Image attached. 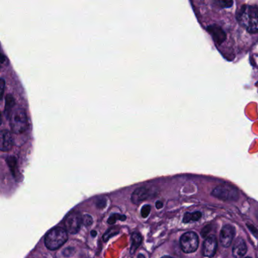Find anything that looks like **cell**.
Returning <instances> with one entry per match:
<instances>
[{
	"mask_svg": "<svg viewBox=\"0 0 258 258\" xmlns=\"http://www.w3.org/2000/svg\"><path fill=\"white\" fill-rule=\"evenodd\" d=\"M239 24L250 33L258 32V6L242 5L237 13Z\"/></svg>",
	"mask_w": 258,
	"mask_h": 258,
	"instance_id": "1",
	"label": "cell"
},
{
	"mask_svg": "<svg viewBox=\"0 0 258 258\" xmlns=\"http://www.w3.org/2000/svg\"><path fill=\"white\" fill-rule=\"evenodd\" d=\"M67 233L65 229L56 227L48 232L45 237V244L48 249L55 251L59 249L67 241Z\"/></svg>",
	"mask_w": 258,
	"mask_h": 258,
	"instance_id": "2",
	"label": "cell"
},
{
	"mask_svg": "<svg viewBox=\"0 0 258 258\" xmlns=\"http://www.w3.org/2000/svg\"><path fill=\"white\" fill-rule=\"evenodd\" d=\"M9 118H10L11 128L15 133L21 134L26 130L28 117L24 109H16L12 112Z\"/></svg>",
	"mask_w": 258,
	"mask_h": 258,
	"instance_id": "3",
	"label": "cell"
},
{
	"mask_svg": "<svg viewBox=\"0 0 258 258\" xmlns=\"http://www.w3.org/2000/svg\"><path fill=\"white\" fill-rule=\"evenodd\" d=\"M181 249L186 254L193 253L196 251L199 244L198 236L193 232H188L180 238Z\"/></svg>",
	"mask_w": 258,
	"mask_h": 258,
	"instance_id": "4",
	"label": "cell"
},
{
	"mask_svg": "<svg viewBox=\"0 0 258 258\" xmlns=\"http://www.w3.org/2000/svg\"><path fill=\"white\" fill-rule=\"evenodd\" d=\"M212 194L223 201H235L239 198V193L229 185H220L213 190Z\"/></svg>",
	"mask_w": 258,
	"mask_h": 258,
	"instance_id": "5",
	"label": "cell"
},
{
	"mask_svg": "<svg viewBox=\"0 0 258 258\" xmlns=\"http://www.w3.org/2000/svg\"><path fill=\"white\" fill-rule=\"evenodd\" d=\"M83 224V218L78 213H71L66 217L64 221L66 229L71 234H76L81 229Z\"/></svg>",
	"mask_w": 258,
	"mask_h": 258,
	"instance_id": "6",
	"label": "cell"
},
{
	"mask_svg": "<svg viewBox=\"0 0 258 258\" xmlns=\"http://www.w3.org/2000/svg\"><path fill=\"white\" fill-rule=\"evenodd\" d=\"M235 229L232 226L226 225L220 231V243L224 248L230 246L234 238Z\"/></svg>",
	"mask_w": 258,
	"mask_h": 258,
	"instance_id": "7",
	"label": "cell"
},
{
	"mask_svg": "<svg viewBox=\"0 0 258 258\" xmlns=\"http://www.w3.org/2000/svg\"><path fill=\"white\" fill-rule=\"evenodd\" d=\"M217 241L214 236H210L205 239L203 247V255L207 258L214 256L217 251Z\"/></svg>",
	"mask_w": 258,
	"mask_h": 258,
	"instance_id": "8",
	"label": "cell"
},
{
	"mask_svg": "<svg viewBox=\"0 0 258 258\" xmlns=\"http://www.w3.org/2000/svg\"><path fill=\"white\" fill-rule=\"evenodd\" d=\"M14 139L10 131L2 129L1 131V150L2 152H9L14 145Z\"/></svg>",
	"mask_w": 258,
	"mask_h": 258,
	"instance_id": "9",
	"label": "cell"
},
{
	"mask_svg": "<svg viewBox=\"0 0 258 258\" xmlns=\"http://www.w3.org/2000/svg\"><path fill=\"white\" fill-rule=\"evenodd\" d=\"M247 253V245L244 239L238 238L233 244L232 255L235 258H242Z\"/></svg>",
	"mask_w": 258,
	"mask_h": 258,
	"instance_id": "10",
	"label": "cell"
},
{
	"mask_svg": "<svg viewBox=\"0 0 258 258\" xmlns=\"http://www.w3.org/2000/svg\"><path fill=\"white\" fill-rule=\"evenodd\" d=\"M148 195H149V192L146 188H138L131 195V201L135 205H139L145 200L147 199Z\"/></svg>",
	"mask_w": 258,
	"mask_h": 258,
	"instance_id": "11",
	"label": "cell"
},
{
	"mask_svg": "<svg viewBox=\"0 0 258 258\" xmlns=\"http://www.w3.org/2000/svg\"><path fill=\"white\" fill-rule=\"evenodd\" d=\"M16 106V98L13 97V96L11 94H8L5 97V110H4V114H6L8 117H10L12 114V110L13 108Z\"/></svg>",
	"mask_w": 258,
	"mask_h": 258,
	"instance_id": "12",
	"label": "cell"
},
{
	"mask_svg": "<svg viewBox=\"0 0 258 258\" xmlns=\"http://www.w3.org/2000/svg\"><path fill=\"white\" fill-rule=\"evenodd\" d=\"M143 237L140 232H133L132 235V244H131V254H134L136 250L141 245Z\"/></svg>",
	"mask_w": 258,
	"mask_h": 258,
	"instance_id": "13",
	"label": "cell"
},
{
	"mask_svg": "<svg viewBox=\"0 0 258 258\" xmlns=\"http://www.w3.org/2000/svg\"><path fill=\"white\" fill-rule=\"evenodd\" d=\"M201 212L196 211L193 212V213H185L184 217H183V222L187 223L193 222V221H198L201 217Z\"/></svg>",
	"mask_w": 258,
	"mask_h": 258,
	"instance_id": "14",
	"label": "cell"
},
{
	"mask_svg": "<svg viewBox=\"0 0 258 258\" xmlns=\"http://www.w3.org/2000/svg\"><path fill=\"white\" fill-rule=\"evenodd\" d=\"M127 219V217L125 215H122V214H119V213H114L112 214L110 217H109V220H108V224H114L116 223L117 220H121V221H124V220Z\"/></svg>",
	"mask_w": 258,
	"mask_h": 258,
	"instance_id": "15",
	"label": "cell"
},
{
	"mask_svg": "<svg viewBox=\"0 0 258 258\" xmlns=\"http://www.w3.org/2000/svg\"><path fill=\"white\" fill-rule=\"evenodd\" d=\"M118 229H115V228H112V229H109L105 232L103 236V240L105 242L108 241L109 239L115 236V235L118 234Z\"/></svg>",
	"mask_w": 258,
	"mask_h": 258,
	"instance_id": "16",
	"label": "cell"
},
{
	"mask_svg": "<svg viewBox=\"0 0 258 258\" xmlns=\"http://www.w3.org/2000/svg\"><path fill=\"white\" fill-rule=\"evenodd\" d=\"M8 165L10 167L11 171L15 175V171H16V166H17V160L16 158L13 156L9 157V159H7Z\"/></svg>",
	"mask_w": 258,
	"mask_h": 258,
	"instance_id": "17",
	"label": "cell"
},
{
	"mask_svg": "<svg viewBox=\"0 0 258 258\" xmlns=\"http://www.w3.org/2000/svg\"><path fill=\"white\" fill-rule=\"evenodd\" d=\"M82 218H83V224L86 226H90L93 224V219L90 214H86Z\"/></svg>",
	"mask_w": 258,
	"mask_h": 258,
	"instance_id": "18",
	"label": "cell"
},
{
	"mask_svg": "<svg viewBox=\"0 0 258 258\" xmlns=\"http://www.w3.org/2000/svg\"><path fill=\"white\" fill-rule=\"evenodd\" d=\"M150 212H151V206L147 205L143 207L141 210V215L143 218H146L149 215Z\"/></svg>",
	"mask_w": 258,
	"mask_h": 258,
	"instance_id": "19",
	"label": "cell"
},
{
	"mask_svg": "<svg viewBox=\"0 0 258 258\" xmlns=\"http://www.w3.org/2000/svg\"><path fill=\"white\" fill-rule=\"evenodd\" d=\"M97 206L98 209H104L106 206V200L105 198H100L97 201Z\"/></svg>",
	"mask_w": 258,
	"mask_h": 258,
	"instance_id": "20",
	"label": "cell"
},
{
	"mask_svg": "<svg viewBox=\"0 0 258 258\" xmlns=\"http://www.w3.org/2000/svg\"><path fill=\"white\" fill-rule=\"evenodd\" d=\"M5 81L3 77L1 78V85H0V88H1V98L2 99H3L5 98L4 97V93H5Z\"/></svg>",
	"mask_w": 258,
	"mask_h": 258,
	"instance_id": "21",
	"label": "cell"
},
{
	"mask_svg": "<svg viewBox=\"0 0 258 258\" xmlns=\"http://www.w3.org/2000/svg\"><path fill=\"white\" fill-rule=\"evenodd\" d=\"M74 249L73 248H67L64 250L63 251V255L66 258L71 257L74 254Z\"/></svg>",
	"mask_w": 258,
	"mask_h": 258,
	"instance_id": "22",
	"label": "cell"
},
{
	"mask_svg": "<svg viewBox=\"0 0 258 258\" xmlns=\"http://www.w3.org/2000/svg\"><path fill=\"white\" fill-rule=\"evenodd\" d=\"M155 207H156L157 209H161L163 208V203L161 201H158L155 204Z\"/></svg>",
	"mask_w": 258,
	"mask_h": 258,
	"instance_id": "23",
	"label": "cell"
},
{
	"mask_svg": "<svg viewBox=\"0 0 258 258\" xmlns=\"http://www.w3.org/2000/svg\"><path fill=\"white\" fill-rule=\"evenodd\" d=\"M91 236H93V237H96V236H97V232L95 230H93L91 232Z\"/></svg>",
	"mask_w": 258,
	"mask_h": 258,
	"instance_id": "24",
	"label": "cell"
},
{
	"mask_svg": "<svg viewBox=\"0 0 258 258\" xmlns=\"http://www.w3.org/2000/svg\"><path fill=\"white\" fill-rule=\"evenodd\" d=\"M138 258H145V257L142 255V254H140V255H138Z\"/></svg>",
	"mask_w": 258,
	"mask_h": 258,
	"instance_id": "25",
	"label": "cell"
},
{
	"mask_svg": "<svg viewBox=\"0 0 258 258\" xmlns=\"http://www.w3.org/2000/svg\"><path fill=\"white\" fill-rule=\"evenodd\" d=\"M171 258V257H170V256H164V257H163V258Z\"/></svg>",
	"mask_w": 258,
	"mask_h": 258,
	"instance_id": "26",
	"label": "cell"
},
{
	"mask_svg": "<svg viewBox=\"0 0 258 258\" xmlns=\"http://www.w3.org/2000/svg\"><path fill=\"white\" fill-rule=\"evenodd\" d=\"M257 217H258V213H257Z\"/></svg>",
	"mask_w": 258,
	"mask_h": 258,
	"instance_id": "27",
	"label": "cell"
},
{
	"mask_svg": "<svg viewBox=\"0 0 258 258\" xmlns=\"http://www.w3.org/2000/svg\"><path fill=\"white\" fill-rule=\"evenodd\" d=\"M250 258V257H248V258Z\"/></svg>",
	"mask_w": 258,
	"mask_h": 258,
	"instance_id": "28",
	"label": "cell"
}]
</instances>
